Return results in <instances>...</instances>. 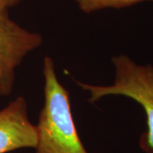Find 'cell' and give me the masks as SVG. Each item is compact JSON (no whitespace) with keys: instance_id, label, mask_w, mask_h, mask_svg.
Segmentation results:
<instances>
[{"instance_id":"3","label":"cell","mask_w":153,"mask_h":153,"mask_svg":"<svg viewBox=\"0 0 153 153\" xmlns=\"http://www.w3.org/2000/svg\"><path fill=\"white\" fill-rule=\"evenodd\" d=\"M43 43L40 33L22 27L11 19L9 10L0 12V96L11 95L17 68Z\"/></svg>"},{"instance_id":"6","label":"cell","mask_w":153,"mask_h":153,"mask_svg":"<svg viewBox=\"0 0 153 153\" xmlns=\"http://www.w3.org/2000/svg\"><path fill=\"white\" fill-rule=\"evenodd\" d=\"M21 0H0V12L9 10L10 8L18 5Z\"/></svg>"},{"instance_id":"1","label":"cell","mask_w":153,"mask_h":153,"mask_svg":"<svg viewBox=\"0 0 153 153\" xmlns=\"http://www.w3.org/2000/svg\"><path fill=\"white\" fill-rule=\"evenodd\" d=\"M43 76L44 105L36 124L35 153H88L76 130L69 92L60 82L49 56L43 61Z\"/></svg>"},{"instance_id":"4","label":"cell","mask_w":153,"mask_h":153,"mask_svg":"<svg viewBox=\"0 0 153 153\" xmlns=\"http://www.w3.org/2000/svg\"><path fill=\"white\" fill-rule=\"evenodd\" d=\"M38 140L36 125L29 119L26 99L18 96L0 110V153L34 149Z\"/></svg>"},{"instance_id":"2","label":"cell","mask_w":153,"mask_h":153,"mask_svg":"<svg viewBox=\"0 0 153 153\" xmlns=\"http://www.w3.org/2000/svg\"><path fill=\"white\" fill-rule=\"evenodd\" d=\"M114 82L108 85L90 84L75 81L88 94V101L95 103L107 96L120 95L136 101L145 111L146 131L140 139V146L146 153H153V66L140 65L128 55L111 58Z\"/></svg>"},{"instance_id":"5","label":"cell","mask_w":153,"mask_h":153,"mask_svg":"<svg viewBox=\"0 0 153 153\" xmlns=\"http://www.w3.org/2000/svg\"><path fill=\"white\" fill-rule=\"evenodd\" d=\"M85 14H91L105 9H122L145 1L153 0H72Z\"/></svg>"}]
</instances>
